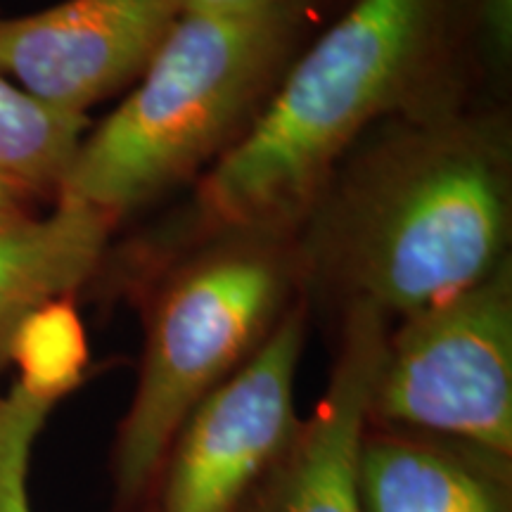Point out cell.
I'll return each mask as SVG.
<instances>
[{"instance_id":"obj_9","label":"cell","mask_w":512,"mask_h":512,"mask_svg":"<svg viewBox=\"0 0 512 512\" xmlns=\"http://www.w3.org/2000/svg\"><path fill=\"white\" fill-rule=\"evenodd\" d=\"M354 482L361 512H512V456L441 434L366 422Z\"/></svg>"},{"instance_id":"obj_8","label":"cell","mask_w":512,"mask_h":512,"mask_svg":"<svg viewBox=\"0 0 512 512\" xmlns=\"http://www.w3.org/2000/svg\"><path fill=\"white\" fill-rule=\"evenodd\" d=\"M389 328L373 306H344L328 387L235 512H361L356 448Z\"/></svg>"},{"instance_id":"obj_16","label":"cell","mask_w":512,"mask_h":512,"mask_svg":"<svg viewBox=\"0 0 512 512\" xmlns=\"http://www.w3.org/2000/svg\"><path fill=\"white\" fill-rule=\"evenodd\" d=\"M34 204L36 200L27 190L0 174V228L34 216Z\"/></svg>"},{"instance_id":"obj_2","label":"cell","mask_w":512,"mask_h":512,"mask_svg":"<svg viewBox=\"0 0 512 512\" xmlns=\"http://www.w3.org/2000/svg\"><path fill=\"white\" fill-rule=\"evenodd\" d=\"M434 50L437 0H356L204 176L197 226L290 235L366 128L418 98Z\"/></svg>"},{"instance_id":"obj_6","label":"cell","mask_w":512,"mask_h":512,"mask_svg":"<svg viewBox=\"0 0 512 512\" xmlns=\"http://www.w3.org/2000/svg\"><path fill=\"white\" fill-rule=\"evenodd\" d=\"M297 299L266 344L183 422L152 489L150 512H235L299 427L294 384L306 337Z\"/></svg>"},{"instance_id":"obj_4","label":"cell","mask_w":512,"mask_h":512,"mask_svg":"<svg viewBox=\"0 0 512 512\" xmlns=\"http://www.w3.org/2000/svg\"><path fill=\"white\" fill-rule=\"evenodd\" d=\"M299 280L290 235L233 233L166 273L152 290L136 392L110 456L112 512H150L176 432L264 347L297 302Z\"/></svg>"},{"instance_id":"obj_12","label":"cell","mask_w":512,"mask_h":512,"mask_svg":"<svg viewBox=\"0 0 512 512\" xmlns=\"http://www.w3.org/2000/svg\"><path fill=\"white\" fill-rule=\"evenodd\" d=\"M88 366L91 347L74 297L41 304L10 339L8 368L17 370L15 384L53 406L81 387Z\"/></svg>"},{"instance_id":"obj_5","label":"cell","mask_w":512,"mask_h":512,"mask_svg":"<svg viewBox=\"0 0 512 512\" xmlns=\"http://www.w3.org/2000/svg\"><path fill=\"white\" fill-rule=\"evenodd\" d=\"M368 422L512 456V264L389 328Z\"/></svg>"},{"instance_id":"obj_7","label":"cell","mask_w":512,"mask_h":512,"mask_svg":"<svg viewBox=\"0 0 512 512\" xmlns=\"http://www.w3.org/2000/svg\"><path fill=\"white\" fill-rule=\"evenodd\" d=\"M181 15L176 0H64L0 17V74L69 114L138 79Z\"/></svg>"},{"instance_id":"obj_3","label":"cell","mask_w":512,"mask_h":512,"mask_svg":"<svg viewBox=\"0 0 512 512\" xmlns=\"http://www.w3.org/2000/svg\"><path fill=\"white\" fill-rule=\"evenodd\" d=\"M297 12H181L136 91L83 136L55 204L121 214L221 157L254 119Z\"/></svg>"},{"instance_id":"obj_10","label":"cell","mask_w":512,"mask_h":512,"mask_svg":"<svg viewBox=\"0 0 512 512\" xmlns=\"http://www.w3.org/2000/svg\"><path fill=\"white\" fill-rule=\"evenodd\" d=\"M112 223L91 207L57 202L48 216L0 228V375L8 370L10 339L31 311L76 297L98 278Z\"/></svg>"},{"instance_id":"obj_15","label":"cell","mask_w":512,"mask_h":512,"mask_svg":"<svg viewBox=\"0 0 512 512\" xmlns=\"http://www.w3.org/2000/svg\"><path fill=\"white\" fill-rule=\"evenodd\" d=\"M181 12H219V15H242V12H299L306 0H176Z\"/></svg>"},{"instance_id":"obj_1","label":"cell","mask_w":512,"mask_h":512,"mask_svg":"<svg viewBox=\"0 0 512 512\" xmlns=\"http://www.w3.org/2000/svg\"><path fill=\"white\" fill-rule=\"evenodd\" d=\"M306 219L302 278L389 323L430 309L508 259V126L482 114L413 112L328 183Z\"/></svg>"},{"instance_id":"obj_14","label":"cell","mask_w":512,"mask_h":512,"mask_svg":"<svg viewBox=\"0 0 512 512\" xmlns=\"http://www.w3.org/2000/svg\"><path fill=\"white\" fill-rule=\"evenodd\" d=\"M477 22L484 48L498 64L512 55V0H477Z\"/></svg>"},{"instance_id":"obj_11","label":"cell","mask_w":512,"mask_h":512,"mask_svg":"<svg viewBox=\"0 0 512 512\" xmlns=\"http://www.w3.org/2000/svg\"><path fill=\"white\" fill-rule=\"evenodd\" d=\"M86 114L53 110L0 74V174L53 200L86 136Z\"/></svg>"},{"instance_id":"obj_13","label":"cell","mask_w":512,"mask_h":512,"mask_svg":"<svg viewBox=\"0 0 512 512\" xmlns=\"http://www.w3.org/2000/svg\"><path fill=\"white\" fill-rule=\"evenodd\" d=\"M55 406L12 384L0 392V512H34L29 494L31 456Z\"/></svg>"}]
</instances>
